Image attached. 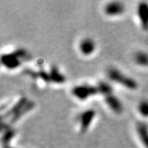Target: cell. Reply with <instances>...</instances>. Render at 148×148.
I'll return each mask as SVG.
<instances>
[{
    "instance_id": "cell-1",
    "label": "cell",
    "mask_w": 148,
    "mask_h": 148,
    "mask_svg": "<svg viewBox=\"0 0 148 148\" xmlns=\"http://www.w3.org/2000/svg\"><path fill=\"white\" fill-rule=\"evenodd\" d=\"M35 106L34 102L26 97H21L4 114L3 118H10L11 123H14L21 119L24 114L31 110Z\"/></svg>"
},
{
    "instance_id": "cell-2",
    "label": "cell",
    "mask_w": 148,
    "mask_h": 148,
    "mask_svg": "<svg viewBox=\"0 0 148 148\" xmlns=\"http://www.w3.org/2000/svg\"><path fill=\"white\" fill-rule=\"evenodd\" d=\"M27 56L28 53L25 49H18L10 53L2 54L1 56V64L8 70H15L21 66Z\"/></svg>"
},
{
    "instance_id": "cell-3",
    "label": "cell",
    "mask_w": 148,
    "mask_h": 148,
    "mask_svg": "<svg viewBox=\"0 0 148 148\" xmlns=\"http://www.w3.org/2000/svg\"><path fill=\"white\" fill-rule=\"evenodd\" d=\"M107 76L112 82L119 84L124 88L129 90H136L138 88V84L134 79L128 75H125L121 70L117 68L110 67L107 70Z\"/></svg>"
},
{
    "instance_id": "cell-4",
    "label": "cell",
    "mask_w": 148,
    "mask_h": 148,
    "mask_svg": "<svg viewBox=\"0 0 148 148\" xmlns=\"http://www.w3.org/2000/svg\"><path fill=\"white\" fill-rule=\"evenodd\" d=\"M71 94L75 98L79 101H86L90 97L99 94L97 86L82 84L74 86L71 90Z\"/></svg>"
},
{
    "instance_id": "cell-5",
    "label": "cell",
    "mask_w": 148,
    "mask_h": 148,
    "mask_svg": "<svg viewBox=\"0 0 148 148\" xmlns=\"http://www.w3.org/2000/svg\"><path fill=\"white\" fill-rule=\"evenodd\" d=\"M95 116L96 111L93 109H88L82 111L78 116L79 131L82 134H85L88 130Z\"/></svg>"
},
{
    "instance_id": "cell-6",
    "label": "cell",
    "mask_w": 148,
    "mask_h": 148,
    "mask_svg": "<svg viewBox=\"0 0 148 148\" xmlns=\"http://www.w3.org/2000/svg\"><path fill=\"white\" fill-rule=\"evenodd\" d=\"M103 11L106 15L109 17H117L125 12V7L123 2L113 1L107 3L103 8Z\"/></svg>"
},
{
    "instance_id": "cell-7",
    "label": "cell",
    "mask_w": 148,
    "mask_h": 148,
    "mask_svg": "<svg viewBox=\"0 0 148 148\" xmlns=\"http://www.w3.org/2000/svg\"><path fill=\"white\" fill-rule=\"evenodd\" d=\"M137 15L141 28L144 31H148V2L138 3L137 6Z\"/></svg>"
},
{
    "instance_id": "cell-8",
    "label": "cell",
    "mask_w": 148,
    "mask_h": 148,
    "mask_svg": "<svg viewBox=\"0 0 148 148\" xmlns=\"http://www.w3.org/2000/svg\"><path fill=\"white\" fill-rule=\"evenodd\" d=\"M104 101L107 106L109 107L110 110H112L114 113L120 114L123 111V105L120 100L114 94L110 93L107 95L103 96Z\"/></svg>"
},
{
    "instance_id": "cell-9",
    "label": "cell",
    "mask_w": 148,
    "mask_h": 148,
    "mask_svg": "<svg viewBox=\"0 0 148 148\" xmlns=\"http://www.w3.org/2000/svg\"><path fill=\"white\" fill-rule=\"evenodd\" d=\"M80 53L84 56L92 55L96 49V43L94 39L89 37H86L80 41L79 45Z\"/></svg>"
},
{
    "instance_id": "cell-10",
    "label": "cell",
    "mask_w": 148,
    "mask_h": 148,
    "mask_svg": "<svg viewBox=\"0 0 148 148\" xmlns=\"http://www.w3.org/2000/svg\"><path fill=\"white\" fill-rule=\"evenodd\" d=\"M15 136V131L7 124H2V144L3 148H14L10 146V142Z\"/></svg>"
},
{
    "instance_id": "cell-11",
    "label": "cell",
    "mask_w": 148,
    "mask_h": 148,
    "mask_svg": "<svg viewBox=\"0 0 148 148\" xmlns=\"http://www.w3.org/2000/svg\"><path fill=\"white\" fill-rule=\"evenodd\" d=\"M137 134L141 144L145 148H148V125L147 123L140 122L136 125Z\"/></svg>"
},
{
    "instance_id": "cell-12",
    "label": "cell",
    "mask_w": 148,
    "mask_h": 148,
    "mask_svg": "<svg viewBox=\"0 0 148 148\" xmlns=\"http://www.w3.org/2000/svg\"><path fill=\"white\" fill-rule=\"evenodd\" d=\"M50 82L55 84L64 83L66 78L64 74L61 73L59 69L56 66H52L49 72Z\"/></svg>"
},
{
    "instance_id": "cell-13",
    "label": "cell",
    "mask_w": 148,
    "mask_h": 148,
    "mask_svg": "<svg viewBox=\"0 0 148 148\" xmlns=\"http://www.w3.org/2000/svg\"><path fill=\"white\" fill-rule=\"evenodd\" d=\"M134 61L140 66H148V53L144 51H137L134 55Z\"/></svg>"
},
{
    "instance_id": "cell-14",
    "label": "cell",
    "mask_w": 148,
    "mask_h": 148,
    "mask_svg": "<svg viewBox=\"0 0 148 148\" xmlns=\"http://www.w3.org/2000/svg\"><path fill=\"white\" fill-rule=\"evenodd\" d=\"M97 88H98V92L100 95H102L103 96L107 95L110 93H113V87L110 85L109 83L101 81L97 85Z\"/></svg>"
},
{
    "instance_id": "cell-15",
    "label": "cell",
    "mask_w": 148,
    "mask_h": 148,
    "mask_svg": "<svg viewBox=\"0 0 148 148\" xmlns=\"http://www.w3.org/2000/svg\"><path fill=\"white\" fill-rule=\"evenodd\" d=\"M138 111L141 116L148 118V100L144 99L139 102L138 105Z\"/></svg>"
}]
</instances>
